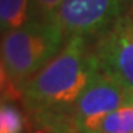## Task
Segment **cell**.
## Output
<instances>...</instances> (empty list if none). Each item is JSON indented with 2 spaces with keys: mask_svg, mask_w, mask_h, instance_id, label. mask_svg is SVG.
I'll list each match as a JSON object with an SVG mask.
<instances>
[{
  "mask_svg": "<svg viewBox=\"0 0 133 133\" xmlns=\"http://www.w3.org/2000/svg\"><path fill=\"white\" fill-rule=\"evenodd\" d=\"M99 71L92 42L77 35L69 37L60 53L23 84L19 94L48 129L79 133L74 107Z\"/></svg>",
  "mask_w": 133,
  "mask_h": 133,
  "instance_id": "1",
  "label": "cell"
},
{
  "mask_svg": "<svg viewBox=\"0 0 133 133\" xmlns=\"http://www.w3.org/2000/svg\"><path fill=\"white\" fill-rule=\"evenodd\" d=\"M65 33L57 16H38L2 37V71L18 87L39 72L65 45Z\"/></svg>",
  "mask_w": 133,
  "mask_h": 133,
  "instance_id": "2",
  "label": "cell"
},
{
  "mask_svg": "<svg viewBox=\"0 0 133 133\" xmlns=\"http://www.w3.org/2000/svg\"><path fill=\"white\" fill-rule=\"evenodd\" d=\"M133 7V0H63L57 18L65 37L95 39Z\"/></svg>",
  "mask_w": 133,
  "mask_h": 133,
  "instance_id": "3",
  "label": "cell"
},
{
  "mask_svg": "<svg viewBox=\"0 0 133 133\" xmlns=\"http://www.w3.org/2000/svg\"><path fill=\"white\" fill-rule=\"evenodd\" d=\"M92 48L101 71L133 91V7L95 38Z\"/></svg>",
  "mask_w": 133,
  "mask_h": 133,
  "instance_id": "4",
  "label": "cell"
},
{
  "mask_svg": "<svg viewBox=\"0 0 133 133\" xmlns=\"http://www.w3.org/2000/svg\"><path fill=\"white\" fill-rule=\"evenodd\" d=\"M133 103V91L99 71L79 96L74 107L77 132L80 125L98 119L117 109Z\"/></svg>",
  "mask_w": 133,
  "mask_h": 133,
  "instance_id": "5",
  "label": "cell"
},
{
  "mask_svg": "<svg viewBox=\"0 0 133 133\" xmlns=\"http://www.w3.org/2000/svg\"><path fill=\"white\" fill-rule=\"evenodd\" d=\"M39 16L35 0H0L2 34L25 26Z\"/></svg>",
  "mask_w": 133,
  "mask_h": 133,
  "instance_id": "6",
  "label": "cell"
},
{
  "mask_svg": "<svg viewBox=\"0 0 133 133\" xmlns=\"http://www.w3.org/2000/svg\"><path fill=\"white\" fill-rule=\"evenodd\" d=\"M79 130H94L99 133H133V103L117 109L98 119L80 125Z\"/></svg>",
  "mask_w": 133,
  "mask_h": 133,
  "instance_id": "7",
  "label": "cell"
},
{
  "mask_svg": "<svg viewBox=\"0 0 133 133\" xmlns=\"http://www.w3.org/2000/svg\"><path fill=\"white\" fill-rule=\"evenodd\" d=\"M25 122L22 113L15 105L2 102L0 107V133H23Z\"/></svg>",
  "mask_w": 133,
  "mask_h": 133,
  "instance_id": "8",
  "label": "cell"
},
{
  "mask_svg": "<svg viewBox=\"0 0 133 133\" xmlns=\"http://www.w3.org/2000/svg\"><path fill=\"white\" fill-rule=\"evenodd\" d=\"M35 2H37L39 16L53 18L57 16L58 8L61 5L63 0H35Z\"/></svg>",
  "mask_w": 133,
  "mask_h": 133,
  "instance_id": "9",
  "label": "cell"
},
{
  "mask_svg": "<svg viewBox=\"0 0 133 133\" xmlns=\"http://www.w3.org/2000/svg\"><path fill=\"white\" fill-rule=\"evenodd\" d=\"M79 133H99V132H94V130H79Z\"/></svg>",
  "mask_w": 133,
  "mask_h": 133,
  "instance_id": "10",
  "label": "cell"
}]
</instances>
